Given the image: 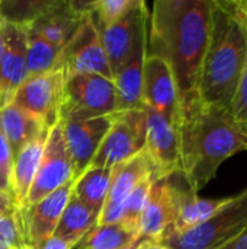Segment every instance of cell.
Segmentation results:
<instances>
[{"label": "cell", "mask_w": 247, "mask_h": 249, "mask_svg": "<svg viewBox=\"0 0 247 249\" xmlns=\"http://www.w3.org/2000/svg\"><path fill=\"white\" fill-rule=\"evenodd\" d=\"M33 249H73V247L63 238L52 235V236L47 238L45 241L33 245Z\"/></svg>", "instance_id": "33"}, {"label": "cell", "mask_w": 247, "mask_h": 249, "mask_svg": "<svg viewBox=\"0 0 247 249\" xmlns=\"http://www.w3.org/2000/svg\"><path fill=\"white\" fill-rule=\"evenodd\" d=\"M178 134L179 175L195 193L215 178L227 159L247 150L243 127L230 111L204 104L197 93L181 101Z\"/></svg>", "instance_id": "2"}, {"label": "cell", "mask_w": 247, "mask_h": 249, "mask_svg": "<svg viewBox=\"0 0 247 249\" xmlns=\"http://www.w3.org/2000/svg\"><path fill=\"white\" fill-rule=\"evenodd\" d=\"M83 15L76 13L68 0H63L26 28L61 50L79 28Z\"/></svg>", "instance_id": "21"}, {"label": "cell", "mask_w": 247, "mask_h": 249, "mask_svg": "<svg viewBox=\"0 0 247 249\" xmlns=\"http://www.w3.org/2000/svg\"><path fill=\"white\" fill-rule=\"evenodd\" d=\"M135 249H170L169 247L163 245L162 242H156V241H141L138 244V247Z\"/></svg>", "instance_id": "38"}, {"label": "cell", "mask_w": 247, "mask_h": 249, "mask_svg": "<svg viewBox=\"0 0 247 249\" xmlns=\"http://www.w3.org/2000/svg\"><path fill=\"white\" fill-rule=\"evenodd\" d=\"M112 121V114L80 121H60L64 142L73 165V179H77L90 165Z\"/></svg>", "instance_id": "13"}, {"label": "cell", "mask_w": 247, "mask_h": 249, "mask_svg": "<svg viewBox=\"0 0 247 249\" xmlns=\"http://www.w3.org/2000/svg\"><path fill=\"white\" fill-rule=\"evenodd\" d=\"M6 23H7L6 19L0 15V64H1L4 47H6Z\"/></svg>", "instance_id": "37"}, {"label": "cell", "mask_w": 247, "mask_h": 249, "mask_svg": "<svg viewBox=\"0 0 247 249\" xmlns=\"http://www.w3.org/2000/svg\"><path fill=\"white\" fill-rule=\"evenodd\" d=\"M0 247L6 249H33L28 238L22 210L17 207L0 214Z\"/></svg>", "instance_id": "28"}, {"label": "cell", "mask_w": 247, "mask_h": 249, "mask_svg": "<svg viewBox=\"0 0 247 249\" xmlns=\"http://www.w3.org/2000/svg\"><path fill=\"white\" fill-rule=\"evenodd\" d=\"M0 130L3 131L10 146L12 156L15 158L29 140L44 130H48V127L35 115L10 102L0 108Z\"/></svg>", "instance_id": "22"}, {"label": "cell", "mask_w": 247, "mask_h": 249, "mask_svg": "<svg viewBox=\"0 0 247 249\" xmlns=\"http://www.w3.org/2000/svg\"><path fill=\"white\" fill-rule=\"evenodd\" d=\"M230 114L233 115V118L237 123H240V124L247 123V67L240 79L237 89H236L234 98L231 101Z\"/></svg>", "instance_id": "31"}, {"label": "cell", "mask_w": 247, "mask_h": 249, "mask_svg": "<svg viewBox=\"0 0 247 249\" xmlns=\"http://www.w3.org/2000/svg\"><path fill=\"white\" fill-rule=\"evenodd\" d=\"M217 1H229V3H237V4H240V3H243L245 0H217Z\"/></svg>", "instance_id": "40"}, {"label": "cell", "mask_w": 247, "mask_h": 249, "mask_svg": "<svg viewBox=\"0 0 247 249\" xmlns=\"http://www.w3.org/2000/svg\"><path fill=\"white\" fill-rule=\"evenodd\" d=\"M98 217L99 216L93 210H90L71 194L63 210L54 235L63 238L74 248V245L96 225Z\"/></svg>", "instance_id": "23"}, {"label": "cell", "mask_w": 247, "mask_h": 249, "mask_svg": "<svg viewBox=\"0 0 247 249\" xmlns=\"http://www.w3.org/2000/svg\"><path fill=\"white\" fill-rule=\"evenodd\" d=\"M176 216V184L170 178L154 181L140 217L141 241L159 242L173 225Z\"/></svg>", "instance_id": "15"}, {"label": "cell", "mask_w": 247, "mask_h": 249, "mask_svg": "<svg viewBox=\"0 0 247 249\" xmlns=\"http://www.w3.org/2000/svg\"><path fill=\"white\" fill-rule=\"evenodd\" d=\"M242 4V7H243V10L246 12V15H247V0H245L243 3H240Z\"/></svg>", "instance_id": "42"}, {"label": "cell", "mask_w": 247, "mask_h": 249, "mask_svg": "<svg viewBox=\"0 0 247 249\" xmlns=\"http://www.w3.org/2000/svg\"><path fill=\"white\" fill-rule=\"evenodd\" d=\"M242 127H243V133H245V137H246V143H247V123L242 124Z\"/></svg>", "instance_id": "41"}, {"label": "cell", "mask_w": 247, "mask_h": 249, "mask_svg": "<svg viewBox=\"0 0 247 249\" xmlns=\"http://www.w3.org/2000/svg\"><path fill=\"white\" fill-rule=\"evenodd\" d=\"M68 3H70L71 9L76 13L86 15V13H90L95 9L98 0H68Z\"/></svg>", "instance_id": "34"}, {"label": "cell", "mask_w": 247, "mask_h": 249, "mask_svg": "<svg viewBox=\"0 0 247 249\" xmlns=\"http://www.w3.org/2000/svg\"><path fill=\"white\" fill-rule=\"evenodd\" d=\"M217 249H247V229Z\"/></svg>", "instance_id": "35"}, {"label": "cell", "mask_w": 247, "mask_h": 249, "mask_svg": "<svg viewBox=\"0 0 247 249\" xmlns=\"http://www.w3.org/2000/svg\"><path fill=\"white\" fill-rule=\"evenodd\" d=\"M147 175L153 177V171L144 149L132 158L127 159L125 162H121L119 165L114 166L108 196L96 225L119 222L125 198L132 191V188Z\"/></svg>", "instance_id": "14"}, {"label": "cell", "mask_w": 247, "mask_h": 249, "mask_svg": "<svg viewBox=\"0 0 247 249\" xmlns=\"http://www.w3.org/2000/svg\"><path fill=\"white\" fill-rule=\"evenodd\" d=\"M0 191L7 193L12 197V194H10V179L3 174L1 169H0Z\"/></svg>", "instance_id": "39"}, {"label": "cell", "mask_w": 247, "mask_h": 249, "mask_svg": "<svg viewBox=\"0 0 247 249\" xmlns=\"http://www.w3.org/2000/svg\"><path fill=\"white\" fill-rule=\"evenodd\" d=\"M138 247V245H134V247H130V248H125V249H135Z\"/></svg>", "instance_id": "43"}, {"label": "cell", "mask_w": 247, "mask_h": 249, "mask_svg": "<svg viewBox=\"0 0 247 249\" xmlns=\"http://www.w3.org/2000/svg\"><path fill=\"white\" fill-rule=\"evenodd\" d=\"M63 0H0V15L10 23L28 26Z\"/></svg>", "instance_id": "27"}, {"label": "cell", "mask_w": 247, "mask_h": 249, "mask_svg": "<svg viewBox=\"0 0 247 249\" xmlns=\"http://www.w3.org/2000/svg\"><path fill=\"white\" fill-rule=\"evenodd\" d=\"M146 131L147 117L144 105L135 109L114 112L111 127L89 168H114L140 153L146 146Z\"/></svg>", "instance_id": "6"}, {"label": "cell", "mask_w": 247, "mask_h": 249, "mask_svg": "<svg viewBox=\"0 0 247 249\" xmlns=\"http://www.w3.org/2000/svg\"><path fill=\"white\" fill-rule=\"evenodd\" d=\"M147 131L144 152L151 163L153 179L170 178L181 174V149L178 125L160 112L146 107Z\"/></svg>", "instance_id": "11"}, {"label": "cell", "mask_w": 247, "mask_h": 249, "mask_svg": "<svg viewBox=\"0 0 247 249\" xmlns=\"http://www.w3.org/2000/svg\"><path fill=\"white\" fill-rule=\"evenodd\" d=\"M64 73L54 67L45 73L28 76L17 88L13 104L39 118L48 128L60 121V104Z\"/></svg>", "instance_id": "10"}, {"label": "cell", "mask_w": 247, "mask_h": 249, "mask_svg": "<svg viewBox=\"0 0 247 249\" xmlns=\"http://www.w3.org/2000/svg\"><path fill=\"white\" fill-rule=\"evenodd\" d=\"M229 198L230 197L201 198L198 193L188 187V184L186 188L176 185V216L167 232H185L201 225L223 206H226Z\"/></svg>", "instance_id": "20"}, {"label": "cell", "mask_w": 247, "mask_h": 249, "mask_svg": "<svg viewBox=\"0 0 247 249\" xmlns=\"http://www.w3.org/2000/svg\"><path fill=\"white\" fill-rule=\"evenodd\" d=\"M143 105L160 112L178 125L181 101L170 63L157 54L147 53L143 74Z\"/></svg>", "instance_id": "12"}, {"label": "cell", "mask_w": 247, "mask_h": 249, "mask_svg": "<svg viewBox=\"0 0 247 249\" xmlns=\"http://www.w3.org/2000/svg\"><path fill=\"white\" fill-rule=\"evenodd\" d=\"M153 184H154V179H153L151 175L144 177L132 188V191L128 194V197L125 198V201L122 204L119 223H122L128 229L137 232L138 235H140V231H138L140 217H141V213H143V210H144V207L147 204V200H148Z\"/></svg>", "instance_id": "29"}, {"label": "cell", "mask_w": 247, "mask_h": 249, "mask_svg": "<svg viewBox=\"0 0 247 249\" xmlns=\"http://www.w3.org/2000/svg\"><path fill=\"white\" fill-rule=\"evenodd\" d=\"M247 229V188L201 225L185 232H166L159 242L170 249H217Z\"/></svg>", "instance_id": "4"}, {"label": "cell", "mask_w": 247, "mask_h": 249, "mask_svg": "<svg viewBox=\"0 0 247 249\" xmlns=\"http://www.w3.org/2000/svg\"><path fill=\"white\" fill-rule=\"evenodd\" d=\"M13 207H15V204H13L12 197H10L7 193L0 191V214H1V213H6V212H9V210H12Z\"/></svg>", "instance_id": "36"}, {"label": "cell", "mask_w": 247, "mask_h": 249, "mask_svg": "<svg viewBox=\"0 0 247 249\" xmlns=\"http://www.w3.org/2000/svg\"><path fill=\"white\" fill-rule=\"evenodd\" d=\"M141 238L122 223L95 225L73 249H125L138 245Z\"/></svg>", "instance_id": "25"}, {"label": "cell", "mask_w": 247, "mask_h": 249, "mask_svg": "<svg viewBox=\"0 0 247 249\" xmlns=\"http://www.w3.org/2000/svg\"><path fill=\"white\" fill-rule=\"evenodd\" d=\"M148 15L144 0L128 9L111 23L99 28L112 77L130 58L137 44L148 34Z\"/></svg>", "instance_id": "9"}, {"label": "cell", "mask_w": 247, "mask_h": 249, "mask_svg": "<svg viewBox=\"0 0 247 249\" xmlns=\"http://www.w3.org/2000/svg\"><path fill=\"white\" fill-rule=\"evenodd\" d=\"M0 249H6V248H3V247H0Z\"/></svg>", "instance_id": "44"}, {"label": "cell", "mask_w": 247, "mask_h": 249, "mask_svg": "<svg viewBox=\"0 0 247 249\" xmlns=\"http://www.w3.org/2000/svg\"><path fill=\"white\" fill-rule=\"evenodd\" d=\"M58 54L60 50L57 47L26 28V66L29 76L54 69Z\"/></svg>", "instance_id": "26"}, {"label": "cell", "mask_w": 247, "mask_h": 249, "mask_svg": "<svg viewBox=\"0 0 247 249\" xmlns=\"http://www.w3.org/2000/svg\"><path fill=\"white\" fill-rule=\"evenodd\" d=\"M48 130H44L32 140H29L13 158L12 174H10V194L15 207L22 209L25 206L29 188L35 178L36 169L41 162Z\"/></svg>", "instance_id": "19"}, {"label": "cell", "mask_w": 247, "mask_h": 249, "mask_svg": "<svg viewBox=\"0 0 247 249\" xmlns=\"http://www.w3.org/2000/svg\"><path fill=\"white\" fill-rule=\"evenodd\" d=\"M114 168H87L73 182L71 194L83 204L93 210L98 216L102 212L108 196Z\"/></svg>", "instance_id": "24"}, {"label": "cell", "mask_w": 247, "mask_h": 249, "mask_svg": "<svg viewBox=\"0 0 247 249\" xmlns=\"http://www.w3.org/2000/svg\"><path fill=\"white\" fill-rule=\"evenodd\" d=\"M213 26V0H154L148 15V53L173 70L179 101L195 95Z\"/></svg>", "instance_id": "1"}, {"label": "cell", "mask_w": 247, "mask_h": 249, "mask_svg": "<svg viewBox=\"0 0 247 249\" xmlns=\"http://www.w3.org/2000/svg\"><path fill=\"white\" fill-rule=\"evenodd\" d=\"M73 182L74 181L70 179L38 203L20 209L28 238L32 245H36L54 235L63 210L71 196Z\"/></svg>", "instance_id": "17"}, {"label": "cell", "mask_w": 247, "mask_h": 249, "mask_svg": "<svg viewBox=\"0 0 247 249\" xmlns=\"http://www.w3.org/2000/svg\"><path fill=\"white\" fill-rule=\"evenodd\" d=\"M12 165H13L12 150H10V146L6 140L3 131L0 130V169L9 179H10V174H12Z\"/></svg>", "instance_id": "32"}, {"label": "cell", "mask_w": 247, "mask_h": 249, "mask_svg": "<svg viewBox=\"0 0 247 249\" xmlns=\"http://www.w3.org/2000/svg\"><path fill=\"white\" fill-rule=\"evenodd\" d=\"M28 76L26 28L7 22L6 47L0 64V108L13 101L17 88Z\"/></svg>", "instance_id": "16"}, {"label": "cell", "mask_w": 247, "mask_h": 249, "mask_svg": "<svg viewBox=\"0 0 247 249\" xmlns=\"http://www.w3.org/2000/svg\"><path fill=\"white\" fill-rule=\"evenodd\" d=\"M116 111L112 79L95 73L71 74L64 79L60 121H80L111 115Z\"/></svg>", "instance_id": "5"}, {"label": "cell", "mask_w": 247, "mask_h": 249, "mask_svg": "<svg viewBox=\"0 0 247 249\" xmlns=\"http://www.w3.org/2000/svg\"><path fill=\"white\" fill-rule=\"evenodd\" d=\"M55 67L64 73V79L80 73H95L112 79L100 32L92 13L83 15L73 36L60 50Z\"/></svg>", "instance_id": "7"}, {"label": "cell", "mask_w": 247, "mask_h": 249, "mask_svg": "<svg viewBox=\"0 0 247 249\" xmlns=\"http://www.w3.org/2000/svg\"><path fill=\"white\" fill-rule=\"evenodd\" d=\"M148 34L137 44L130 58L114 74L116 111H128L143 107V74L148 53Z\"/></svg>", "instance_id": "18"}, {"label": "cell", "mask_w": 247, "mask_h": 249, "mask_svg": "<svg viewBox=\"0 0 247 249\" xmlns=\"http://www.w3.org/2000/svg\"><path fill=\"white\" fill-rule=\"evenodd\" d=\"M247 67V15L242 4L213 0V26L201 63L197 96L230 111Z\"/></svg>", "instance_id": "3"}, {"label": "cell", "mask_w": 247, "mask_h": 249, "mask_svg": "<svg viewBox=\"0 0 247 249\" xmlns=\"http://www.w3.org/2000/svg\"><path fill=\"white\" fill-rule=\"evenodd\" d=\"M70 179H73V165L64 142L63 125L58 121L48 131L41 162L29 188L25 206L38 203Z\"/></svg>", "instance_id": "8"}, {"label": "cell", "mask_w": 247, "mask_h": 249, "mask_svg": "<svg viewBox=\"0 0 247 249\" xmlns=\"http://www.w3.org/2000/svg\"><path fill=\"white\" fill-rule=\"evenodd\" d=\"M141 1L144 0H98L95 9L90 13L98 28H102Z\"/></svg>", "instance_id": "30"}]
</instances>
